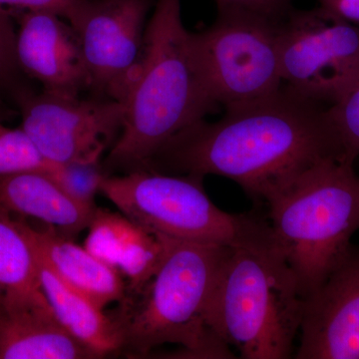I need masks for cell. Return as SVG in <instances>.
<instances>
[{"instance_id":"obj_14","label":"cell","mask_w":359,"mask_h":359,"mask_svg":"<svg viewBox=\"0 0 359 359\" xmlns=\"http://www.w3.org/2000/svg\"><path fill=\"white\" fill-rule=\"evenodd\" d=\"M20 223L37 255L71 287L103 309L124 299L127 285L117 269L50 226L39 229L21 219Z\"/></svg>"},{"instance_id":"obj_26","label":"cell","mask_w":359,"mask_h":359,"mask_svg":"<svg viewBox=\"0 0 359 359\" xmlns=\"http://www.w3.org/2000/svg\"><path fill=\"white\" fill-rule=\"evenodd\" d=\"M318 1L320 4L318 6L335 18L359 26V0H318Z\"/></svg>"},{"instance_id":"obj_16","label":"cell","mask_w":359,"mask_h":359,"mask_svg":"<svg viewBox=\"0 0 359 359\" xmlns=\"http://www.w3.org/2000/svg\"><path fill=\"white\" fill-rule=\"evenodd\" d=\"M35 254L40 287L63 327L96 358L120 353L121 332L113 316L65 283L36 252Z\"/></svg>"},{"instance_id":"obj_7","label":"cell","mask_w":359,"mask_h":359,"mask_svg":"<svg viewBox=\"0 0 359 359\" xmlns=\"http://www.w3.org/2000/svg\"><path fill=\"white\" fill-rule=\"evenodd\" d=\"M280 23L252 13L218 11L210 27L193 32L203 76L217 105L224 110L238 107L282 89Z\"/></svg>"},{"instance_id":"obj_22","label":"cell","mask_w":359,"mask_h":359,"mask_svg":"<svg viewBox=\"0 0 359 359\" xmlns=\"http://www.w3.org/2000/svg\"><path fill=\"white\" fill-rule=\"evenodd\" d=\"M327 115L342 161L354 164L359 157V82L341 102L328 108Z\"/></svg>"},{"instance_id":"obj_18","label":"cell","mask_w":359,"mask_h":359,"mask_svg":"<svg viewBox=\"0 0 359 359\" xmlns=\"http://www.w3.org/2000/svg\"><path fill=\"white\" fill-rule=\"evenodd\" d=\"M135 226L136 224L122 212L97 208L88 226L84 248L97 259L117 269Z\"/></svg>"},{"instance_id":"obj_25","label":"cell","mask_w":359,"mask_h":359,"mask_svg":"<svg viewBox=\"0 0 359 359\" xmlns=\"http://www.w3.org/2000/svg\"><path fill=\"white\" fill-rule=\"evenodd\" d=\"M78 0H0V6L20 11H47L65 18Z\"/></svg>"},{"instance_id":"obj_23","label":"cell","mask_w":359,"mask_h":359,"mask_svg":"<svg viewBox=\"0 0 359 359\" xmlns=\"http://www.w3.org/2000/svg\"><path fill=\"white\" fill-rule=\"evenodd\" d=\"M22 74L16 58V29L13 14L8 8L0 6V91L13 97L25 88Z\"/></svg>"},{"instance_id":"obj_10","label":"cell","mask_w":359,"mask_h":359,"mask_svg":"<svg viewBox=\"0 0 359 359\" xmlns=\"http://www.w3.org/2000/svg\"><path fill=\"white\" fill-rule=\"evenodd\" d=\"M156 0H78L67 20L79 42L90 89L124 103L138 71Z\"/></svg>"},{"instance_id":"obj_4","label":"cell","mask_w":359,"mask_h":359,"mask_svg":"<svg viewBox=\"0 0 359 359\" xmlns=\"http://www.w3.org/2000/svg\"><path fill=\"white\" fill-rule=\"evenodd\" d=\"M271 229L304 297L353 252L359 231V175L327 159L292 179L266 202Z\"/></svg>"},{"instance_id":"obj_21","label":"cell","mask_w":359,"mask_h":359,"mask_svg":"<svg viewBox=\"0 0 359 359\" xmlns=\"http://www.w3.org/2000/svg\"><path fill=\"white\" fill-rule=\"evenodd\" d=\"M0 111V175L20 171H47L51 167L21 128L4 124L7 117Z\"/></svg>"},{"instance_id":"obj_20","label":"cell","mask_w":359,"mask_h":359,"mask_svg":"<svg viewBox=\"0 0 359 359\" xmlns=\"http://www.w3.org/2000/svg\"><path fill=\"white\" fill-rule=\"evenodd\" d=\"M45 173L68 196L81 204L96 207L95 197L107 174L102 161H76L52 164Z\"/></svg>"},{"instance_id":"obj_12","label":"cell","mask_w":359,"mask_h":359,"mask_svg":"<svg viewBox=\"0 0 359 359\" xmlns=\"http://www.w3.org/2000/svg\"><path fill=\"white\" fill-rule=\"evenodd\" d=\"M62 16L47 11H22L16 29V58L23 74L44 91L80 95L90 89L79 42Z\"/></svg>"},{"instance_id":"obj_1","label":"cell","mask_w":359,"mask_h":359,"mask_svg":"<svg viewBox=\"0 0 359 359\" xmlns=\"http://www.w3.org/2000/svg\"><path fill=\"white\" fill-rule=\"evenodd\" d=\"M327 109L283 86L262 100L226 109L218 121L196 123L168 142L144 169L224 177L266 204L313 165L342 161Z\"/></svg>"},{"instance_id":"obj_2","label":"cell","mask_w":359,"mask_h":359,"mask_svg":"<svg viewBox=\"0 0 359 359\" xmlns=\"http://www.w3.org/2000/svg\"><path fill=\"white\" fill-rule=\"evenodd\" d=\"M124 120L105 161L108 169H144L165 145L217 109L205 85L181 0H156Z\"/></svg>"},{"instance_id":"obj_17","label":"cell","mask_w":359,"mask_h":359,"mask_svg":"<svg viewBox=\"0 0 359 359\" xmlns=\"http://www.w3.org/2000/svg\"><path fill=\"white\" fill-rule=\"evenodd\" d=\"M40 290L34 248L20 219L0 207V304Z\"/></svg>"},{"instance_id":"obj_6","label":"cell","mask_w":359,"mask_h":359,"mask_svg":"<svg viewBox=\"0 0 359 359\" xmlns=\"http://www.w3.org/2000/svg\"><path fill=\"white\" fill-rule=\"evenodd\" d=\"M203 179L137 169L107 175L100 193L127 218L153 233L285 259L268 222L257 215L219 209L205 194Z\"/></svg>"},{"instance_id":"obj_9","label":"cell","mask_w":359,"mask_h":359,"mask_svg":"<svg viewBox=\"0 0 359 359\" xmlns=\"http://www.w3.org/2000/svg\"><path fill=\"white\" fill-rule=\"evenodd\" d=\"M13 98L20 128L48 164L102 161L121 132L124 104L113 99L36 93L27 87Z\"/></svg>"},{"instance_id":"obj_3","label":"cell","mask_w":359,"mask_h":359,"mask_svg":"<svg viewBox=\"0 0 359 359\" xmlns=\"http://www.w3.org/2000/svg\"><path fill=\"white\" fill-rule=\"evenodd\" d=\"M164 237V254L142 289L126 292L111 316L122 337V353L144 358L176 344L181 358H235L212 332L210 309L219 275L233 248Z\"/></svg>"},{"instance_id":"obj_13","label":"cell","mask_w":359,"mask_h":359,"mask_svg":"<svg viewBox=\"0 0 359 359\" xmlns=\"http://www.w3.org/2000/svg\"><path fill=\"white\" fill-rule=\"evenodd\" d=\"M96 358L63 327L42 290L0 304V359Z\"/></svg>"},{"instance_id":"obj_19","label":"cell","mask_w":359,"mask_h":359,"mask_svg":"<svg viewBox=\"0 0 359 359\" xmlns=\"http://www.w3.org/2000/svg\"><path fill=\"white\" fill-rule=\"evenodd\" d=\"M164 237L136 224L118 271L128 280L126 292L142 289L154 276L164 254Z\"/></svg>"},{"instance_id":"obj_8","label":"cell","mask_w":359,"mask_h":359,"mask_svg":"<svg viewBox=\"0 0 359 359\" xmlns=\"http://www.w3.org/2000/svg\"><path fill=\"white\" fill-rule=\"evenodd\" d=\"M283 86L332 107L359 82V26L335 18L320 6L292 9L278 25Z\"/></svg>"},{"instance_id":"obj_15","label":"cell","mask_w":359,"mask_h":359,"mask_svg":"<svg viewBox=\"0 0 359 359\" xmlns=\"http://www.w3.org/2000/svg\"><path fill=\"white\" fill-rule=\"evenodd\" d=\"M0 207L69 238L88 228L97 209L72 199L44 171L0 175Z\"/></svg>"},{"instance_id":"obj_27","label":"cell","mask_w":359,"mask_h":359,"mask_svg":"<svg viewBox=\"0 0 359 359\" xmlns=\"http://www.w3.org/2000/svg\"><path fill=\"white\" fill-rule=\"evenodd\" d=\"M1 94L2 92L0 91V111H1V112L6 113L7 115H9V111L7 109L6 106L4 105V101H2Z\"/></svg>"},{"instance_id":"obj_24","label":"cell","mask_w":359,"mask_h":359,"mask_svg":"<svg viewBox=\"0 0 359 359\" xmlns=\"http://www.w3.org/2000/svg\"><path fill=\"white\" fill-rule=\"evenodd\" d=\"M218 11H241L282 22L294 8L292 0H215Z\"/></svg>"},{"instance_id":"obj_5","label":"cell","mask_w":359,"mask_h":359,"mask_svg":"<svg viewBox=\"0 0 359 359\" xmlns=\"http://www.w3.org/2000/svg\"><path fill=\"white\" fill-rule=\"evenodd\" d=\"M304 306L285 259L233 249L219 275L209 323L242 358L287 359L301 330Z\"/></svg>"},{"instance_id":"obj_11","label":"cell","mask_w":359,"mask_h":359,"mask_svg":"<svg viewBox=\"0 0 359 359\" xmlns=\"http://www.w3.org/2000/svg\"><path fill=\"white\" fill-rule=\"evenodd\" d=\"M297 359H359V252L304 297Z\"/></svg>"}]
</instances>
